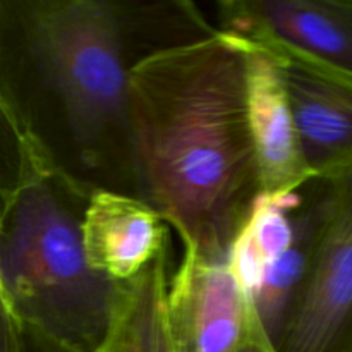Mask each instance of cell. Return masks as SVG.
Returning <instances> with one entry per match:
<instances>
[{
  "label": "cell",
  "instance_id": "8992f818",
  "mask_svg": "<svg viewBox=\"0 0 352 352\" xmlns=\"http://www.w3.org/2000/svg\"><path fill=\"white\" fill-rule=\"evenodd\" d=\"M244 41L263 50L277 65L313 174L332 179L351 170L352 78L284 45Z\"/></svg>",
  "mask_w": 352,
  "mask_h": 352
},
{
  "label": "cell",
  "instance_id": "277c9868",
  "mask_svg": "<svg viewBox=\"0 0 352 352\" xmlns=\"http://www.w3.org/2000/svg\"><path fill=\"white\" fill-rule=\"evenodd\" d=\"M329 182L311 272L277 352H352V168Z\"/></svg>",
  "mask_w": 352,
  "mask_h": 352
},
{
  "label": "cell",
  "instance_id": "3957f363",
  "mask_svg": "<svg viewBox=\"0 0 352 352\" xmlns=\"http://www.w3.org/2000/svg\"><path fill=\"white\" fill-rule=\"evenodd\" d=\"M3 136L0 305L21 325L74 352H100L119 282L89 265L82 219L93 189L64 170L10 100Z\"/></svg>",
  "mask_w": 352,
  "mask_h": 352
},
{
  "label": "cell",
  "instance_id": "30bf717a",
  "mask_svg": "<svg viewBox=\"0 0 352 352\" xmlns=\"http://www.w3.org/2000/svg\"><path fill=\"white\" fill-rule=\"evenodd\" d=\"M329 179L315 177L302 188L294 239L265 270L250 298L254 318L275 351L311 272L329 208Z\"/></svg>",
  "mask_w": 352,
  "mask_h": 352
},
{
  "label": "cell",
  "instance_id": "7c38bea8",
  "mask_svg": "<svg viewBox=\"0 0 352 352\" xmlns=\"http://www.w3.org/2000/svg\"><path fill=\"white\" fill-rule=\"evenodd\" d=\"M170 250H165L136 278L122 287L133 309L141 352H175L165 318V296L170 280Z\"/></svg>",
  "mask_w": 352,
  "mask_h": 352
},
{
  "label": "cell",
  "instance_id": "9a60e30c",
  "mask_svg": "<svg viewBox=\"0 0 352 352\" xmlns=\"http://www.w3.org/2000/svg\"><path fill=\"white\" fill-rule=\"evenodd\" d=\"M239 352H277V351L274 349V346L268 342L265 333L260 330V332H256V336H254L253 339H251Z\"/></svg>",
  "mask_w": 352,
  "mask_h": 352
},
{
  "label": "cell",
  "instance_id": "8fae6325",
  "mask_svg": "<svg viewBox=\"0 0 352 352\" xmlns=\"http://www.w3.org/2000/svg\"><path fill=\"white\" fill-rule=\"evenodd\" d=\"M302 188L284 196H261L230 250V265L246 292L253 296L265 270L291 246L298 229Z\"/></svg>",
  "mask_w": 352,
  "mask_h": 352
},
{
  "label": "cell",
  "instance_id": "7a4b0ae2",
  "mask_svg": "<svg viewBox=\"0 0 352 352\" xmlns=\"http://www.w3.org/2000/svg\"><path fill=\"white\" fill-rule=\"evenodd\" d=\"M127 23L109 0H2L0 96L67 174L134 195Z\"/></svg>",
  "mask_w": 352,
  "mask_h": 352
},
{
  "label": "cell",
  "instance_id": "9c48e42d",
  "mask_svg": "<svg viewBox=\"0 0 352 352\" xmlns=\"http://www.w3.org/2000/svg\"><path fill=\"white\" fill-rule=\"evenodd\" d=\"M168 227L164 217L138 196L96 188L82 219L86 258L100 274L124 284L167 250Z\"/></svg>",
  "mask_w": 352,
  "mask_h": 352
},
{
  "label": "cell",
  "instance_id": "6da1fadb",
  "mask_svg": "<svg viewBox=\"0 0 352 352\" xmlns=\"http://www.w3.org/2000/svg\"><path fill=\"white\" fill-rule=\"evenodd\" d=\"M134 196L184 251L229 258L263 196L250 127L246 50L220 28L160 45L131 69Z\"/></svg>",
  "mask_w": 352,
  "mask_h": 352
},
{
  "label": "cell",
  "instance_id": "4fadbf2b",
  "mask_svg": "<svg viewBox=\"0 0 352 352\" xmlns=\"http://www.w3.org/2000/svg\"><path fill=\"white\" fill-rule=\"evenodd\" d=\"M2 308V352H74L24 329L10 309Z\"/></svg>",
  "mask_w": 352,
  "mask_h": 352
},
{
  "label": "cell",
  "instance_id": "5bb4252c",
  "mask_svg": "<svg viewBox=\"0 0 352 352\" xmlns=\"http://www.w3.org/2000/svg\"><path fill=\"white\" fill-rule=\"evenodd\" d=\"M100 352H141L136 322H134L133 309L127 301L122 284L119 285V298H117L112 329L107 337L105 346Z\"/></svg>",
  "mask_w": 352,
  "mask_h": 352
},
{
  "label": "cell",
  "instance_id": "ba28073f",
  "mask_svg": "<svg viewBox=\"0 0 352 352\" xmlns=\"http://www.w3.org/2000/svg\"><path fill=\"white\" fill-rule=\"evenodd\" d=\"M237 40L246 50L248 113L263 196L291 195L316 175L302 153L287 91L275 62L254 45Z\"/></svg>",
  "mask_w": 352,
  "mask_h": 352
},
{
  "label": "cell",
  "instance_id": "52a82bcc",
  "mask_svg": "<svg viewBox=\"0 0 352 352\" xmlns=\"http://www.w3.org/2000/svg\"><path fill=\"white\" fill-rule=\"evenodd\" d=\"M220 30L274 41L352 78V0H223Z\"/></svg>",
  "mask_w": 352,
  "mask_h": 352
},
{
  "label": "cell",
  "instance_id": "5b68a950",
  "mask_svg": "<svg viewBox=\"0 0 352 352\" xmlns=\"http://www.w3.org/2000/svg\"><path fill=\"white\" fill-rule=\"evenodd\" d=\"M175 352H239L260 332L229 258L182 251L165 296Z\"/></svg>",
  "mask_w": 352,
  "mask_h": 352
}]
</instances>
